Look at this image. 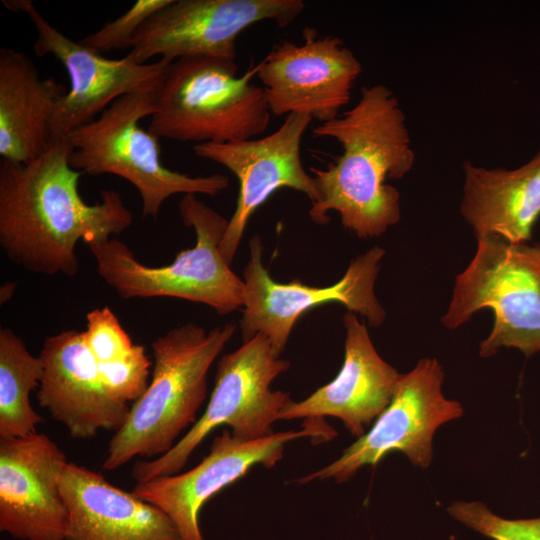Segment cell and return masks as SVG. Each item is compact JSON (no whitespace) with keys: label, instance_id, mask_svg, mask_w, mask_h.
Masks as SVG:
<instances>
[{"label":"cell","instance_id":"2","mask_svg":"<svg viewBox=\"0 0 540 540\" xmlns=\"http://www.w3.org/2000/svg\"><path fill=\"white\" fill-rule=\"evenodd\" d=\"M313 135L336 140L343 151L327 168H310L319 191L309 210L311 220L326 224L333 210L343 227L361 239L379 237L398 223L400 193L386 180L403 178L415 153L393 92L384 84L363 87L351 109L315 127Z\"/></svg>","mask_w":540,"mask_h":540},{"label":"cell","instance_id":"16","mask_svg":"<svg viewBox=\"0 0 540 540\" xmlns=\"http://www.w3.org/2000/svg\"><path fill=\"white\" fill-rule=\"evenodd\" d=\"M65 453L43 433L0 438V531L18 540H66L60 490Z\"/></svg>","mask_w":540,"mask_h":540},{"label":"cell","instance_id":"17","mask_svg":"<svg viewBox=\"0 0 540 540\" xmlns=\"http://www.w3.org/2000/svg\"><path fill=\"white\" fill-rule=\"evenodd\" d=\"M39 357L38 403L71 437L85 440L124 424L130 407L107 394L83 332L69 329L47 337Z\"/></svg>","mask_w":540,"mask_h":540},{"label":"cell","instance_id":"13","mask_svg":"<svg viewBox=\"0 0 540 540\" xmlns=\"http://www.w3.org/2000/svg\"><path fill=\"white\" fill-rule=\"evenodd\" d=\"M310 419L300 430L275 432L257 440L244 441L223 430L211 443L203 460L187 472L138 482L137 497L163 510L178 528L182 540H205L199 525L203 505L225 487L245 476L255 465L271 468L283 457L285 445L309 437L331 440L336 432Z\"/></svg>","mask_w":540,"mask_h":540},{"label":"cell","instance_id":"6","mask_svg":"<svg viewBox=\"0 0 540 540\" xmlns=\"http://www.w3.org/2000/svg\"><path fill=\"white\" fill-rule=\"evenodd\" d=\"M156 90H140L112 102L97 118L71 132L70 166L87 175L113 174L134 185L143 217L157 219L175 194L216 196L229 186L227 176H190L170 170L160 159L159 138L140 126L156 110Z\"/></svg>","mask_w":540,"mask_h":540},{"label":"cell","instance_id":"22","mask_svg":"<svg viewBox=\"0 0 540 540\" xmlns=\"http://www.w3.org/2000/svg\"><path fill=\"white\" fill-rule=\"evenodd\" d=\"M40 357L33 356L15 332L0 329V438L36 433L41 416L30 403V393L39 387Z\"/></svg>","mask_w":540,"mask_h":540},{"label":"cell","instance_id":"15","mask_svg":"<svg viewBox=\"0 0 540 540\" xmlns=\"http://www.w3.org/2000/svg\"><path fill=\"white\" fill-rule=\"evenodd\" d=\"M312 120L307 114L292 113L277 130L258 139L193 145L196 156L226 167L239 183L236 208L220 244V252L229 265L250 217L275 191L297 190L306 194L311 204L319 199L315 179L303 167L300 152L303 135Z\"/></svg>","mask_w":540,"mask_h":540},{"label":"cell","instance_id":"11","mask_svg":"<svg viewBox=\"0 0 540 540\" xmlns=\"http://www.w3.org/2000/svg\"><path fill=\"white\" fill-rule=\"evenodd\" d=\"M302 0H171L135 35L127 58L146 64L187 57L236 59L239 35L259 22L284 28L304 10Z\"/></svg>","mask_w":540,"mask_h":540},{"label":"cell","instance_id":"5","mask_svg":"<svg viewBox=\"0 0 540 540\" xmlns=\"http://www.w3.org/2000/svg\"><path fill=\"white\" fill-rule=\"evenodd\" d=\"M179 214L196 236L192 248L180 251L173 262L147 266L118 239L88 246L100 277L123 299L173 297L206 304L225 315L243 308L245 286L224 260L220 244L229 220L199 200L181 198Z\"/></svg>","mask_w":540,"mask_h":540},{"label":"cell","instance_id":"10","mask_svg":"<svg viewBox=\"0 0 540 540\" xmlns=\"http://www.w3.org/2000/svg\"><path fill=\"white\" fill-rule=\"evenodd\" d=\"M259 236L250 240V258L243 271L245 286L240 330L243 342L257 334L266 336L275 356L284 351L297 320L308 310L325 303L343 304L350 312L380 326L386 313L375 295V282L385 251L374 246L353 259L343 277L326 287L299 281L275 282L262 263Z\"/></svg>","mask_w":540,"mask_h":540},{"label":"cell","instance_id":"26","mask_svg":"<svg viewBox=\"0 0 540 540\" xmlns=\"http://www.w3.org/2000/svg\"><path fill=\"white\" fill-rule=\"evenodd\" d=\"M83 337L98 363L117 360L128 354L135 345L107 306L87 313Z\"/></svg>","mask_w":540,"mask_h":540},{"label":"cell","instance_id":"24","mask_svg":"<svg viewBox=\"0 0 540 540\" xmlns=\"http://www.w3.org/2000/svg\"><path fill=\"white\" fill-rule=\"evenodd\" d=\"M152 363L142 345H134L125 356L99 363L100 376L107 394L115 401L135 403L148 388Z\"/></svg>","mask_w":540,"mask_h":540},{"label":"cell","instance_id":"1","mask_svg":"<svg viewBox=\"0 0 540 540\" xmlns=\"http://www.w3.org/2000/svg\"><path fill=\"white\" fill-rule=\"evenodd\" d=\"M72 150L66 138L53 139L32 161H0V246L27 271L75 276L79 240L102 244L133 223L116 190H102L95 204L82 199V173L69 164Z\"/></svg>","mask_w":540,"mask_h":540},{"label":"cell","instance_id":"4","mask_svg":"<svg viewBox=\"0 0 540 540\" xmlns=\"http://www.w3.org/2000/svg\"><path fill=\"white\" fill-rule=\"evenodd\" d=\"M257 70L238 76L235 61L211 57L172 62L156 90L148 131L194 145L254 139L271 119L263 87L251 82Z\"/></svg>","mask_w":540,"mask_h":540},{"label":"cell","instance_id":"12","mask_svg":"<svg viewBox=\"0 0 540 540\" xmlns=\"http://www.w3.org/2000/svg\"><path fill=\"white\" fill-rule=\"evenodd\" d=\"M2 3L8 10L29 17L37 33L33 45L35 54L53 56L68 73L70 88L59 100L51 120L52 140L66 138L124 95L157 89L171 64L161 59L137 64L126 56L106 58L57 30L31 0H3Z\"/></svg>","mask_w":540,"mask_h":540},{"label":"cell","instance_id":"23","mask_svg":"<svg viewBox=\"0 0 540 540\" xmlns=\"http://www.w3.org/2000/svg\"><path fill=\"white\" fill-rule=\"evenodd\" d=\"M447 512L456 521L492 540H540V517L502 518L478 501L453 502Z\"/></svg>","mask_w":540,"mask_h":540},{"label":"cell","instance_id":"14","mask_svg":"<svg viewBox=\"0 0 540 540\" xmlns=\"http://www.w3.org/2000/svg\"><path fill=\"white\" fill-rule=\"evenodd\" d=\"M303 42L276 44L257 65L271 114H307L321 123L333 120L348 104L362 66L343 41L302 31Z\"/></svg>","mask_w":540,"mask_h":540},{"label":"cell","instance_id":"8","mask_svg":"<svg viewBox=\"0 0 540 540\" xmlns=\"http://www.w3.org/2000/svg\"><path fill=\"white\" fill-rule=\"evenodd\" d=\"M290 366L274 355L266 336L257 334L217 364L215 384L204 413L167 453L138 461L132 477L138 482L178 474L201 442L227 425L233 437L251 441L273 433V424L293 402L289 393L271 383Z\"/></svg>","mask_w":540,"mask_h":540},{"label":"cell","instance_id":"25","mask_svg":"<svg viewBox=\"0 0 540 540\" xmlns=\"http://www.w3.org/2000/svg\"><path fill=\"white\" fill-rule=\"evenodd\" d=\"M171 0H137L126 12L78 42L98 54L131 48L140 27Z\"/></svg>","mask_w":540,"mask_h":540},{"label":"cell","instance_id":"18","mask_svg":"<svg viewBox=\"0 0 540 540\" xmlns=\"http://www.w3.org/2000/svg\"><path fill=\"white\" fill-rule=\"evenodd\" d=\"M343 324L345 353L337 376L306 399L293 401L280 420L336 417L359 438L389 405L401 374L377 353L355 313H346Z\"/></svg>","mask_w":540,"mask_h":540},{"label":"cell","instance_id":"3","mask_svg":"<svg viewBox=\"0 0 540 540\" xmlns=\"http://www.w3.org/2000/svg\"><path fill=\"white\" fill-rule=\"evenodd\" d=\"M236 328L228 322L207 332L186 323L152 342L151 381L112 436L103 469L115 470L136 456L157 458L172 449L180 434L197 421L209 369Z\"/></svg>","mask_w":540,"mask_h":540},{"label":"cell","instance_id":"20","mask_svg":"<svg viewBox=\"0 0 540 540\" xmlns=\"http://www.w3.org/2000/svg\"><path fill=\"white\" fill-rule=\"evenodd\" d=\"M460 213L478 237L527 243L540 218V150L515 169L463 163Z\"/></svg>","mask_w":540,"mask_h":540},{"label":"cell","instance_id":"19","mask_svg":"<svg viewBox=\"0 0 540 540\" xmlns=\"http://www.w3.org/2000/svg\"><path fill=\"white\" fill-rule=\"evenodd\" d=\"M59 484L69 510L66 540H182L163 510L102 474L67 462Z\"/></svg>","mask_w":540,"mask_h":540},{"label":"cell","instance_id":"9","mask_svg":"<svg viewBox=\"0 0 540 540\" xmlns=\"http://www.w3.org/2000/svg\"><path fill=\"white\" fill-rule=\"evenodd\" d=\"M443 368L435 358H423L401 374L393 397L372 427L324 468L298 479L350 480L364 466L377 465L390 452L399 451L417 467L427 468L433 458V437L443 424L463 415L461 403L442 393Z\"/></svg>","mask_w":540,"mask_h":540},{"label":"cell","instance_id":"7","mask_svg":"<svg viewBox=\"0 0 540 540\" xmlns=\"http://www.w3.org/2000/svg\"><path fill=\"white\" fill-rule=\"evenodd\" d=\"M476 240L472 260L455 278L441 323L457 329L477 311L490 309L494 323L479 345L482 358L501 347L516 348L526 357L540 352V244L498 236Z\"/></svg>","mask_w":540,"mask_h":540},{"label":"cell","instance_id":"21","mask_svg":"<svg viewBox=\"0 0 540 540\" xmlns=\"http://www.w3.org/2000/svg\"><path fill=\"white\" fill-rule=\"evenodd\" d=\"M67 88L41 78L31 58L13 48L0 50V156L26 163L52 141L51 120Z\"/></svg>","mask_w":540,"mask_h":540},{"label":"cell","instance_id":"27","mask_svg":"<svg viewBox=\"0 0 540 540\" xmlns=\"http://www.w3.org/2000/svg\"><path fill=\"white\" fill-rule=\"evenodd\" d=\"M16 288V284L12 282L5 283L0 289V303L4 304L12 297Z\"/></svg>","mask_w":540,"mask_h":540}]
</instances>
